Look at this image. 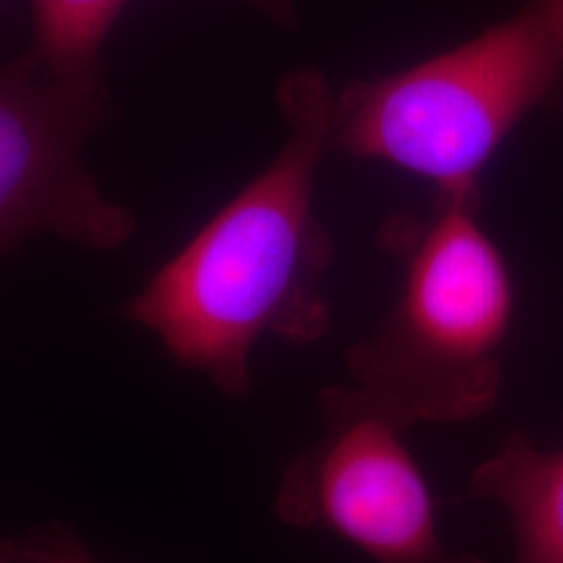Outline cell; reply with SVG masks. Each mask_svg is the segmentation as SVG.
I'll list each match as a JSON object with an SVG mask.
<instances>
[{
  "label": "cell",
  "mask_w": 563,
  "mask_h": 563,
  "mask_svg": "<svg viewBox=\"0 0 563 563\" xmlns=\"http://www.w3.org/2000/svg\"><path fill=\"white\" fill-rule=\"evenodd\" d=\"M563 86V0H518L472 41L334 97L330 148L401 167L439 197L481 195L505 136Z\"/></svg>",
  "instance_id": "obj_3"
},
{
  "label": "cell",
  "mask_w": 563,
  "mask_h": 563,
  "mask_svg": "<svg viewBox=\"0 0 563 563\" xmlns=\"http://www.w3.org/2000/svg\"><path fill=\"white\" fill-rule=\"evenodd\" d=\"M478 201L437 197L428 222L388 228L402 260L399 297L344 355L351 386L402 430L478 418L501 393L514 292Z\"/></svg>",
  "instance_id": "obj_2"
},
{
  "label": "cell",
  "mask_w": 563,
  "mask_h": 563,
  "mask_svg": "<svg viewBox=\"0 0 563 563\" xmlns=\"http://www.w3.org/2000/svg\"><path fill=\"white\" fill-rule=\"evenodd\" d=\"M320 413V432L282 474V522L328 530L372 563H486L443 543L407 430L351 384L325 388Z\"/></svg>",
  "instance_id": "obj_4"
},
{
  "label": "cell",
  "mask_w": 563,
  "mask_h": 563,
  "mask_svg": "<svg viewBox=\"0 0 563 563\" xmlns=\"http://www.w3.org/2000/svg\"><path fill=\"white\" fill-rule=\"evenodd\" d=\"M113 107L107 78L65 80L27 51L0 74V246L4 255L38 236L113 251L139 222L104 195L81 151Z\"/></svg>",
  "instance_id": "obj_5"
},
{
  "label": "cell",
  "mask_w": 563,
  "mask_h": 563,
  "mask_svg": "<svg viewBox=\"0 0 563 563\" xmlns=\"http://www.w3.org/2000/svg\"><path fill=\"white\" fill-rule=\"evenodd\" d=\"M263 11L269 20L278 21L282 25H295L297 13H295V0H249Z\"/></svg>",
  "instance_id": "obj_9"
},
{
  "label": "cell",
  "mask_w": 563,
  "mask_h": 563,
  "mask_svg": "<svg viewBox=\"0 0 563 563\" xmlns=\"http://www.w3.org/2000/svg\"><path fill=\"white\" fill-rule=\"evenodd\" d=\"M470 495L501 505L516 534V563H563V449L514 434L481 463Z\"/></svg>",
  "instance_id": "obj_6"
},
{
  "label": "cell",
  "mask_w": 563,
  "mask_h": 563,
  "mask_svg": "<svg viewBox=\"0 0 563 563\" xmlns=\"http://www.w3.org/2000/svg\"><path fill=\"white\" fill-rule=\"evenodd\" d=\"M130 0H32L30 55L65 80L107 78L102 44Z\"/></svg>",
  "instance_id": "obj_7"
},
{
  "label": "cell",
  "mask_w": 563,
  "mask_h": 563,
  "mask_svg": "<svg viewBox=\"0 0 563 563\" xmlns=\"http://www.w3.org/2000/svg\"><path fill=\"white\" fill-rule=\"evenodd\" d=\"M334 97L316 67L282 78L276 102L286 139L276 157L123 309L174 362L230 399L249 395L251 355L262 339L305 346L330 330L323 280L334 242L313 197L332 139Z\"/></svg>",
  "instance_id": "obj_1"
},
{
  "label": "cell",
  "mask_w": 563,
  "mask_h": 563,
  "mask_svg": "<svg viewBox=\"0 0 563 563\" xmlns=\"http://www.w3.org/2000/svg\"><path fill=\"white\" fill-rule=\"evenodd\" d=\"M0 563H99L80 539L60 526L25 530L9 537L0 549Z\"/></svg>",
  "instance_id": "obj_8"
}]
</instances>
